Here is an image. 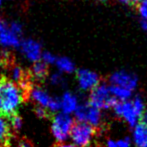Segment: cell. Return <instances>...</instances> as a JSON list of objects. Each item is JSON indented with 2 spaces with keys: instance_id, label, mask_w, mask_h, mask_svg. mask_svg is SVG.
<instances>
[{
  "instance_id": "22",
  "label": "cell",
  "mask_w": 147,
  "mask_h": 147,
  "mask_svg": "<svg viewBox=\"0 0 147 147\" xmlns=\"http://www.w3.org/2000/svg\"><path fill=\"white\" fill-rule=\"evenodd\" d=\"M138 12L140 13L141 17L144 19V21H147V0H141L138 3Z\"/></svg>"
},
{
  "instance_id": "13",
  "label": "cell",
  "mask_w": 147,
  "mask_h": 147,
  "mask_svg": "<svg viewBox=\"0 0 147 147\" xmlns=\"http://www.w3.org/2000/svg\"><path fill=\"white\" fill-rule=\"evenodd\" d=\"M133 139L137 147H147V126L144 123L139 122L135 125Z\"/></svg>"
},
{
  "instance_id": "28",
  "label": "cell",
  "mask_w": 147,
  "mask_h": 147,
  "mask_svg": "<svg viewBox=\"0 0 147 147\" xmlns=\"http://www.w3.org/2000/svg\"><path fill=\"white\" fill-rule=\"evenodd\" d=\"M121 2H124V3H129L132 4V0H120Z\"/></svg>"
},
{
  "instance_id": "7",
  "label": "cell",
  "mask_w": 147,
  "mask_h": 147,
  "mask_svg": "<svg viewBox=\"0 0 147 147\" xmlns=\"http://www.w3.org/2000/svg\"><path fill=\"white\" fill-rule=\"evenodd\" d=\"M96 133V128L84 122L74 123L70 133V138L75 146L87 147L91 144Z\"/></svg>"
},
{
  "instance_id": "2",
  "label": "cell",
  "mask_w": 147,
  "mask_h": 147,
  "mask_svg": "<svg viewBox=\"0 0 147 147\" xmlns=\"http://www.w3.org/2000/svg\"><path fill=\"white\" fill-rule=\"evenodd\" d=\"M23 26L17 21L0 19V46L5 49L19 48L22 42Z\"/></svg>"
},
{
  "instance_id": "19",
  "label": "cell",
  "mask_w": 147,
  "mask_h": 147,
  "mask_svg": "<svg viewBox=\"0 0 147 147\" xmlns=\"http://www.w3.org/2000/svg\"><path fill=\"white\" fill-rule=\"evenodd\" d=\"M49 80H50L51 84L55 86H59V85H63L64 82H65V79H64L63 73L61 72H56V73H53L50 75L49 77Z\"/></svg>"
},
{
  "instance_id": "25",
  "label": "cell",
  "mask_w": 147,
  "mask_h": 147,
  "mask_svg": "<svg viewBox=\"0 0 147 147\" xmlns=\"http://www.w3.org/2000/svg\"><path fill=\"white\" fill-rule=\"evenodd\" d=\"M54 147H77V146H75L74 144H69V143H59V144H57L56 146H54Z\"/></svg>"
},
{
  "instance_id": "16",
  "label": "cell",
  "mask_w": 147,
  "mask_h": 147,
  "mask_svg": "<svg viewBox=\"0 0 147 147\" xmlns=\"http://www.w3.org/2000/svg\"><path fill=\"white\" fill-rule=\"evenodd\" d=\"M59 72L63 74H69L75 71V64L70 58L65 56L57 57L56 62L54 64Z\"/></svg>"
},
{
  "instance_id": "12",
  "label": "cell",
  "mask_w": 147,
  "mask_h": 147,
  "mask_svg": "<svg viewBox=\"0 0 147 147\" xmlns=\"http://www.w3.org/2000/svg\"><path fill=\"white\" fill-rule=\"evenodd\" d=\"M60 100V111L66 114H71L76 111V109L79 106L78 98L73 92L66 91L63 93Z\"/></svg>"
},
{
  "instance_id": "9",
  "label": "cell",
  "mask_w": 147,
  "mask_h": 147,
  "mask_svg": "<svg viewBox=\"0 0 147 147\" xmlns=\"http://www.w3.org/2000/svg\"><path fill=\"white\" fill-rule=\"evenodd\" d=\"M19 49L21 51L22 55L28 61L34 63V62L41 60V57H42L43 54V49L40 43L35 39H23L19 46Z\"/></svg>"
},
{
  "instance_id": "18",
  "label": "cell",
  "mask_w": 147,
  "mask_h": 147,
  "mask_svg": "<svg viewBox=\"0 0 147 147\" xmlns=\"http://www.w3.org/2000/svg\"><path fill=\"white\" fill-rule=\"evenodd\" d=\"M9 124H10V127H11L12 130L14 131H18V130L21 129L22 127V118L17 114H13L12 116L9 117Z\"/></svg>"
},
{
  "instance_id": "6",
  "label": "cell",
  "mask_w": 147,
  "mask_h": 147,
  "mask_svg": "<svg viewBox=\"0 0 147 147\" xmlns=\"http://www.w3.org/2000/svg\"><path fill=\"white\" fill-rule=\"evenodd\" d=\"M89 103L98 109H109L114 107L118 101L112 96L109 86L106 84H99L91 91Z\"/></svg>"
},
{
  "instance_id": "15",
  "label": "cell",
  "mask_w": 147,
  "mask_h": 147,
  "mask_svg": "<svg viewBox=\"0 0 147 147\" xmlns=\"http://www.w3.org/2000/svg\"><path fill=\"white\" fill-rule=\"evenodd\" d=\"M11 137V127L7 120L0 116V147H7Z\"/></svg>"
},
{
  "instance_id": "33",
  "label": "cell",
  "mask_w": 147,
  "mask_h": 147,
  "mask_svg": "<svg viewBox=\"0 0 147 147\" xmlns=\"http://www.w3.org/2000/svg\"><path fill=\"white\" fill-rule=\"evenodd\" d=\"M100 1H104V0H100Z\"/></svg>"
},
{
  "instance_id": "10",
  "label": "cell",
  "mask_w": 147,
  "mask_h": 147,
  "mask_svg": "<svg viewBox=\"0 0 147 147\" xmlns=\"http://www.w3.org/2000/svg\"><path fill=\"white\" fill-rule=\"evenodd\" d=\"M76 79H77L79 87L84 91H92L100 84V78H99L98 74L88 69L77 70Z\"/></svg>"
},
{
  "instance_id": "17",
  "label": "cell",
  "mask_w": 147,
  "mask_h": 147,
  "mask_svg": "<svg viewBox=\"0 0 147 147\" xmlns=\"http://www.w3.org/2000/svg\"><path fill=\"white\" fill-rule=\"evenodd\" d=\"M109 89H110V92H111V94H112V96L114 97L116 100L126 101L131 96L132 91L128 90V89H126V88L120 87V86L109 85Z\"/></svg>"
},
{
  "instance_id": "11",
  "label": "cell",
  "mask_w": 147,
  "mask_h": 147,
  "mask_svg": "<svg viewBox=\"0 0 147 147\" xmlns=\"http://www.w3.org/2000/svg\"><path fill=\"white\" fill-rule=\"evenodd\" d=\"M111 85H116L132 91L137 87V78L134 74L126 71L114 72L109 78Z\"/></svg>"
},
{
  "instance_id": "3",
  "label": "cell",
  "mask_w": 147,
  "mask_h": 147,
  "mask_svg": "<svg viewBox=\"0 0 147 147\" xmlns=\"http://www.w3.org/2000/svg\"><path fill=\"white\" fill-rule=\"evenodd\" d=\"M115 114L124 119L130 126H135L144 113V102L140 97L132 101H120L113 107Z\"/></svg>"
},
{
  "instance_id": "27",
  "label": "cell",
  "mask_w": 147,
  "mask_h": 147,
  "mask_svg": "<svg viewBox=\"0 0 147 147\" xmlns=\"http://www.w3.org/2000/svg\"><path fill=\"white\" fill-rule=\"evenodd\" d=\"M142 27H143L144 31L147 33V21H142Z\"/></svg>"
},
{
  "instance_id": "14",
  "label": "cell",
  "mask_w": 147,
  "mask_h": 147,
  "mask_svg": "<svg viewBox=\"0 0 147 147\" xmlns=\"http://www.w3.org/2000/svg\"><path fill=\"white\" fill-rule=\"evenodd\" d=\"M48 67L47 64H45L42 60H39L37 62H34L31 67V77L38 81H42L48 75Z\"/></svg>"
},
{
  "instance_id": "31",
  "label": "cell",
  "mask_w": 147,
  "mask_h": 147,
  "mask_svg": "<svg viewBox=\"0 0 147 147\" xmlns=\"http://www.w3.org/2000/svg\"><path fill=\"white\" fill-rule=\"evenodd\" d=\"M0 113H1V99H0Z\"/></svg>"
},
{
  "instance_id": "8",
  "label": "cell",
  "mask_w": 147,
  "mask_h": 147,
  "mask_svg": "<svg viewBox=\"0 0 147 147\" xmlns=\"http://www.w3.org/2000/svg\"><path fill=\"white\" fill-rule=\"evenodd\" d=\"M74 116L78 122L88 123L95 128L98 127L102 121V114L100 112V109L92 106L89 102L79 104L78 108L74 112Z\"/></svg>"
},
{
  "instance_id": "29",
  "label": "cell",
  "mask_w": 147,
  "mask_h": 147,
  "mask_svg": "<svg viewBox=\"0 0 147 147\" xmlns=\"http://www.w3.org/2000/svg\"><path fill=\"white\" fill-rule=\"evenodd\" d=\"M141 0H132V4H138Z\"/></svg>"
},
{
  "instance_id": "5",
  "label": "cell",
  "mask_w": 147,
  "mask_h": 147,
  "mask_svg": "<svg viewBox=\"0 0 147 147\" xmlns=\"http://www.w3.org/2000/svg\"><path fill=\"white\" fill-rule=\"evenodd\" d=\"M28 95L36 103L37 106L43 107L48 112L58 113V111H60V100L58 98L52 97L49 94V92H47L42 87H39V86L31 87Z\"/></svg>"
},
{
  "instance_id": "32",
  "label": "cell",
  "mask_w": 147,
  "mask_h": 147,
  "mask_svg": "<svg viewBox=\"0 0 147 147\" xmlns=\"http://www.w3.org/2000/svg\"><path fill=\"white\" fill-rule=\"evenodd\" d=\"M2 2H3V0H0V7H1V5H2Z\"/></svg>"
},
{
  "instance_id": "23",
  "label": "cell",
  "mask_w": 147,
  "mask_h": 147,
  "mask_svg": "<svg viewBox=\"0 0 147 147\" xmlns=\"http://www.w3.org/2000/svg\"><path fill=\"white\" fill-rule=\"evenodd\" d=\"M35 113H36V115L38 116L39 118H46L48 116V111L46 110L45 108H43V107H40V106H37L36 108H35Z\"/></svg>"
},
{
  "instance_id": "1",
  "label": "cell",
  "mask_w": 147,
  "mask_h": 147,
  "mask_svg": "<svg viewBox=\"0 0 147 147\" xmlns=\"http://www.w3.org/2000/svg\"><path fill=\"white\" fill-rule=\"evenodd\" d=\"M25 91L19 84L6 78H0L1 112L5 116H12L23 102Z\"/></svg>"
},
{
  "instance_id": "20",
  "label": "cell",
  "mask_w": 147,
  "mask_h": 147,
  "mask_svg": "<svg viewBox=\"0 0 147 147\" xmlns=\"http://www.w3.org/2000/svg\"><path fill=\"white\" fill-rule=\"evenodd\" d=\"M56 59H57V56H55L52 52H50V51H43L41 60H42L45 64H47L48 66L54 65L55 62H56Z\"/></svg>"
},
{
  "instance_id": "30",
  "label": "cell",
  "mask_w": 147,
  "mask_h": 147,
  "mask_svg": "<svg viewBox=\"0 0 147 147\" xmlns=\"http://www.w3.org/2000/svg\"><path fill=\"white\" fill-rule=\"evenodd\" d=\"M1 66H2V60H1V57H0V71H1Z\"/></svg>"
},
{
  "instance_id": "24",
  "label": "cell",
  "mask_w": 147,
  "mask_h": 147,
  "mask_svg": "<svg viewBox=\"0 0 147 147\" xmlns=\"http://www.w3.org/2000/svg\"><path fill=\"white\" fill-rule=\"evenodd\" d=\"M18 147H33L31 144L29 143V142L25 141V140H23V141H21L19 143V145H18Z\"/></svg>"
},
{
  "instance_id": "4",
  "label": "cell",
  "mask_w": 147,
  "mask_h": 147,
  "mask_svg": "<svg viewBox=\"0 0 147 147\" xmlns=\"http://www.w3.org/2000/svg\"><path fill=\"white\" fill-rule=\"evenodd\" d=\"M74 125V119L70 114L58 112L54 115L51 123V132L54 138L59 142L63 143L68 138Z\"/></svg>"
},
{
  "instance_id": "26",
  "label": "cell",
  "mask_w": 147,
  "mask_h": 147,
  "mask_svg": "<svg viewBox=\"0 0 147 147\" xmlns=\"http://www.w3.org/2000/svg\"><path fill=\"white\" fill-rule=\"evenodd\" d=\"M140 120H141L140 122L144 123V124H145V125L147 126V110L143 113V115H142V117H141V119H140Z\"/></svg>"
},
{
  "instance_id": "21",
  "label": "cell",
  "mask_w": 147,
  "mask_h": 147,
  "mask_svg": "<svg viewBox=\"0 0 147 147\" xmlns=\"http://www.w3.org/2000/svg\"><path fill=\"white\" fill-rule=\"evenodd\" d=\"M106 147H130V142L128 138L121 140H108L106 143Z\"/></svg>"
}]
</instances>
